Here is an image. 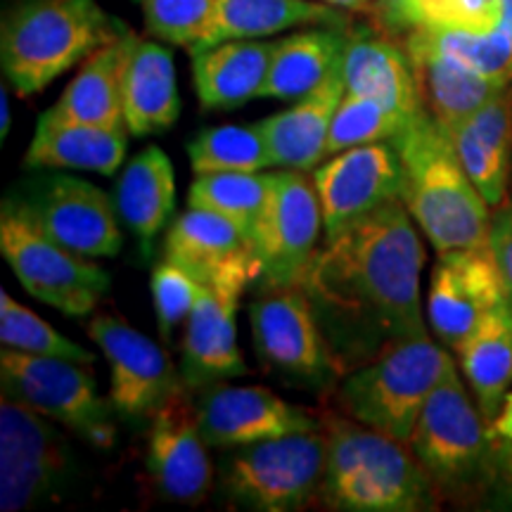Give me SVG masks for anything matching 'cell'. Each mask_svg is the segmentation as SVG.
Returning a JSON list of instances; mask_svg holds the SVG:
<instances>
[{"label":"cell","instance_id":"1","mask_svg":"<svg viewBox=\"0 0 512 512\" xmlns=\"http://www.w3.org/2000/svg\"><path fill=\"white\" fill-rule=\"evenodd\" d=\"M401 200L325 238L302 278L342 377L384 349L430 335L420 299L427 252Z\"/></svg>","mask_w":512,"mask_h":512},{"label":"cell","instance_id":"2","mask_svg":"<svg viewBox=\"0 0 512 512\" xmlns=\"http://www.w3.org/2000/svg\"><path fill=\"white\" fill-rule=\"evenodd\" d=\"M328 465L318 505L339 512H430L444 498L411 446L342 411L318 413Z\"/></svg>","mask_w":512,"mask_h":512},{"label":"cell","instance_id":"3","mask_svg":"<svg viewBox=\"0 0 512 512\" xmlns=\"http://www.w3.org/2000/svg\"><path fill=\"white\" fill-rule=\"evenodd\" d=\"M401 159V202L434 252L489 245L491 211L430 112H422L392 138Z\"/></svg>","mask_w":512,"mask_h":512},{"label":"cell","instance_id":"4","mask_svg":"<svg viewBox=\"0 0 512 512\" xmlns=\"http://www.w3.org/2000/svg\"><path fill=\"white\" fill-rule=\"evenodd\" d=\"M124 31L98 0H19L0 31L3 74L29 98Z\"/></svg>","mask_w":512,"mask_h":512},{"label":"cell","instance_id":"5","mask_svg":"<svg viewBox=\"0 0 512 512\" xmlns=\"http://www.w3.org/2000/svg\"><path fill=\"white\" fill-rule=\"evenodd\" d=\"M453 370L451 349L439 339H406L339 380L337 411L408 444L427 399Z\"/></svg>","mask_w":512,"mask_h":512},{"label":"cell","instance_id":"6","mask_svg":"<svg viewBox=\"0 0 512 512\" xmlns=\"http://www.w3.org/2000/svg\"><path fill=\"white\" fill-rule=\"evenodd\" d=\"M408 446L444 501L467 508L482 505L494 470V439L458 370L427 399Z\"/></svg>","mask_w":512,"mask_h":512},{"label":"cell","instance_id":"7","mask_svg":"<svg viewBox=\"0 0 512 512\" xmlns=\"http://www.w3.org/2000/svg\"><path fill=\"white\" fill-rule=\"evenodd\" d=\"M328 465L323 430L221 451L216 496L223 505L252 512H292L318 505Z\"/></svg>","mask_w":512,"mask_h":512},{"label":"cell","instance_id":"8","mask_svg":"<svg viewBox=\"0 0 512 512\" xmlns=\"http://www.w3.org/2000/svg\"><path fill=\"white\" fill-rule=\"evenodd\" d=\"M83 467L67 430L34 408L0 401V510L60 503L79 489Z\"/></svg>","mask_w":512,"mask_h":512},{"label":"cell","instance_id":"9","mask_svg":"<svg viewBox=\"0 0 512 512\" xmlns=\"http://www.w3.org/2000/svg\"><path fill=\"white\" fill-rule=\"evenodd\" d=\"M3 396L46 415L93 448L117 444L119 415L110 396H102L86 363L24 351H0Z\"/></svg>","mask_w":512,"mask_h":512},{"label":"cell","instance_id":"10","mask_svg":"<svg viewBox=\"0 0 512 512\" xmlns=\"http://www.w3.org/2000/svg\"><path fill=\"white\" fill-rule=\"evenodd\" d=\"M0 252L31 297L72 318L91 316L110 290L105 268L50 238L12 195L0 209Z\"/></svg>","mask_w":512,"mask_h":512},{"label":"cell","instance_id":"11","mask_svg":"<svg viewBox=\"0 0 512 512\" xmlns=\"http://www.w3.org/2000/svg\"><path fill=\"white\" fill-rule=\"evenodd\" d=\"M249 325L266 370L309 392H335L342 370L302 285L264 287L249 304Z\"/></svg>","mask_w":512,"mask_h":512},{"label":"cell","instance_id":"12","mask_svg":"<svg viewBox=\"0 0 512 512\" xmlns=\"http://www.w3.org/2000/svg\"><path fill=\"white\" fill-rule=\"evenodd\" d=\"M261 280L259 254H245L221 266L192 306L183 335L181 375L192 392L249 373L238 344L235 316L242 294Z\"/></svg>","mask_w":512,"mask_h":512},{"label":"cell","instance_id":"13","mask_svg":"<svg viewBox=\"0 0 512 512\" xmlns=\"http://www.w3.org/2000/svg\"><path fill=\"white\" fill-rule=\"evenodd\" d=\"M88 337L98 344L110 366V401L121 422L150 425L171 396L188 387L181 370L155 339L117 316H93Z\"/></svg>","mask_w":512,"mask_h":512},{"label":"cell","instance_id":"14","mask_svg":"<svg viewBox=\"0 0 512 512\" xmlns=\"http://www.w3.org/2000/svg\"><path fill=\"white\" fill-rule=\"evenodd\" d=\"M325 228L320 197L309 171H271V190L256 233L264 287L302 283Z\"/></svg>","mask_w":512,"mask_h":512},{"label":"cell","instance_id":"15","mask_svg":"<svg viewBox=\"0 0 512 512\" xmlns=\"http://www.w3.org/2000/svg\"><path fill=\"white\" fill-rule=\"evenodd\" d=\"M50 238L72 252L102 259L117 256L124 245L114 200L91 181L69 174L34 178L24 195H12Z\"/></svg>","mask_w":512,"mask_h":512},{"label":"cell","instance_id":"16","mask_svg":"<svg viewBox=\"0 0 512 512\" xmlns=\"http://www.w3.org/2000/svg\"><path fill=\"white\" fill-rule=\"evenodd\" d=\"M202 437L192 389L171 396L147 425V475L159 498L202 505L216 489V470Z\"/></svg>","mask_w":512,"mask_h":512},{"label":"cell","instance_id":"17","mask_svg":"<svg viewBox=\"0 0 512 512\" xmlns=\"http://www.w3.org/2000/svg\"><path fill=\"white\" fill-rule=\"evenodd\" d=\"M503 302V275L489 245L439 254L427 292V323L446 349L456 351Z\"/></svg>","mask_w":512,"mask_h":512},{"label":"cell","instance_id":"18","mask_svg":"<svg viewBox=\"0 0 512 512\" xmlns=\"http://www.w3.org/2000/svg\"><path fill=\"white\" fill-rule=\"evenodd\" d=\"M311 176L323 209L325 238L342 233L387 202L401 200L403 171L392 140L337 152Z\"/></svg>","mask_w":512,"mask_h":512},{"label":"cell","instance_id":"19","mask_svg":"<svg viewBox=\"0 0 512 512\" xmlns=\"http://www.w3.org/2000/svg\"><path fill=\"white\" fill-rule=\"evenodd\" d=\"M195 394L202 437L216 451L320 430L318 413L304 411L256 384L216 382Z\"/></svg>","mask_w":512,"mask_h":512},{"label":"cell","instance_id":"20","mask_svg":"<svg viewBox=\"0 0 512 512\" xmlns=\"http://www.w3.org/2000/svg\"><path fill=\"white\" fill-rule=\"evenodd\" d=\"M347 93L366 95L411 121L425 112L418 79L406 46L370 27L349 29L342 60Z\"/></svg>","mask_w":512,"mask_h":512},{"label":"cell","instance_id":"21","mask_svg":"<svg viewBox=\"0 0 512 512\" xmlns=\"http://www.w3.org/2000/svg\"><path fill=\"white\" fill-rule=\"evenodd\" d=\"M344 93H347V83H344L342 64H339L316 91L256 124L264 133L275 169L313 171L328 159L330 126Z\"/></svg>","mask_w":512,"mask_h":512},{"label":"cell","instance_id":"22","mask_svg":"<svg viewBox=\"0 0 512 512\" xmlns=\"http://www.w3.org/2000/svg\"><path fill=\"white\" fill-rule=\"evenodd\" d=\"M403 46L411 55L422 105L446 133L463 124L470 114L505 88L439 50L422 29H413L403 36Z\"/></svg>","mask_w":512,"mask_h":512},{"label":"cell","instance_id":"23","mask_svg":"<svg viewBox=\"0 0 512 512\" xmlns=\"http://www.w3.org/2000/svg\"><path fill=\"white\" fill-rule=\"evenodd\" d=\"M446 136L489 207H501L512 171V83Z\"/></svg>","mask_w":512,"mask_h":512},{"label":"cell","instance_id":"24","mask_svg":"<svg viewBox=\"0 0 512 512\" xmlns=\"http://www.w3.org/2000/svg\"><path fill=\"white\" fill-rule=\"evenodd\" d=\"M188 50L192 81L204 110H238L252 98H261L275 50L273 41L233 38Z\"/></svg>","mask_w":512,"mask_h":512},{"label":"cell","instance_id":"25","mask_svg":"<svg viewBox=\"0 0 512 512\" xmlns=\"http://www.w3.org/2000/svg\"><path fill=\"white\" fill-rule=\"evenodd\" d=\"M181 114L174 55L162 43L128 31L124 69V117L131 136L169 131Z\"/></svg>","mask_w":512,"mask_h":512},{"label":"cell","instance_id":"26","mask_svg":"<svg viewBox=\"0 0 512 512\" xmlns=\"http://www.w3.org/2000/svg\"><path fill=\"white\" fill-rule=\"evenodd\" d=\"M112 200L119 219L138 238L143 256H150L176 209V171L162 147H145L124 166Z\"/></svg>","mask_w":512,"mask_h":512},{"label":"cell","instance_id":"27","mask_svg":"<svg viewBox=\"0 0 512 512\" xmlns=\"http://www.w3.org/2000/svg\"><path fill=\"white\" fill-rule=\"evenodd\" d=\"M128 29L83 60L60 100L41 114L46 121H72L102 128H126L124 69Z\"/></svg>","mask_w":512,"mask_h":512},{"label":"cell","instance_id":"28","mask_svg":"<svg viewBox=\"0 0 512 512\" xmlns=\"http://www.w3.org/2000/svg\"><path fill=\"white\" fill-rule=\"evenodd\" d=\"M297 27H351L342 8L318 0H216L197 46L264 38Z\"/></svg>","mask_w":512,"mask_h":512},{"label":"cell","instance_id":"29","mask_svg":"<svg viewBox=\"0 0 512 512\" xmlns=\"http://www.w3.org/2000/svg\"><path fill=\"white\" fill-rule=\"evenodd\" d=\"M128 128H102L38 119L27 157L29 169H74L114 176L124 164Z\"/></svg>","mask_w":512,"mask_h":512},{"label":"cell","instance_id":"30","mask_svg":"<svg viewBox=\"0 0 512 512\" xmlns=\"http://www.w3.org/2000/svg\"><path fill=\"white\" fill-rule=\"evenodd\" d=\"M351 27H313L275 41L261 98L299 100L316 91L344 60Z\"/></svg>","mask_w":512,"mask_h":512},{"label":"cell","instance_id":"31","mask_svg":"<svg viewBox=\"0 0 512 512\" xmlns=\"http://www.w3.org/2000/svg\"><path fill=\"white\" fill-rule=\"evenodd\" d=\"M453 354L489 425L512 387V306H496Z\"/></svg>","mask_w":512,"mask_h":512},{"label":"cell","instance_id":"32","mask_svg":"<svg viewBox=\"0 0 512 512\" xmlns=\"http://www.w3.org/2000/svg\"><path fill=\"white\" fill-rule=\"evenodd\" d=\"M254 252V240L238 223L209 209L188 207L166 230L162 259L174 261L197 280L207 283L228 261Z\"/></svg>","mask_w":512,"mask_h":512},{"label":"cell","instance_id":"33","mask_svg":"<svg viewBox=\"0 0 512 512\" xmlns=\"http://www.w3.org/2000/svg\"><path fill=\"white\" fill-rule=\"evenodd\" d=\"M271 174L254 171V174H200L188 190V207L209 209L221 214L245 230L256 240L261 216H264ZM256 245V242H254Z\"/></svg>","mask_w":512,"mask_h":512},{"label":"cell","instance_id":"34","mask_svg":"<svg viewBox=\"0 0 512 512\" xmlns=\"http://www.w3.org/2000/svg\"><path fill=\"white\" fill-rule=\"evenodd\" d=\"M188 159L200 174H254L273 166L264 133L259 126H214L190 138Z\"/></svg>","mask_w":512,"mask_h":512},{"label":"cell","instance_id":"35","mask_svg":"<svg viewBox=\"0 0 512 512\" xmlns=\"http://www.w3.org/2000/svg\"><path fill=\"white\" fill-rule=\"evenodd\" d=\"M422 31L434 46L456 57L472 72L501 86L512 83V0H501V19L491 31Z\"/></svg>","mask_w":512,"mask_h":512},{"label":"cell","instance_id":"36","mask_svg":"<svg viewBox=\"0 0 512 512\" xmlns=\"http://www.w3.org/2000/svg\"><path fill=\"white\" fill-rule=\"evenodd\" d=\"M0 342L5 349L24 351V354L69 358L86 366L95 361L93 351L64 337L34 311L15 302L5 290H0Z\"/></svg>","mask_w":512,"mask_h":512},{"label":"cell","instance_id":"37","mask_svg":"<svg viewBox=\"0 0 512 512\" xmlns=\"http://www.w3.org/2000/svg\"><path fill=\"white\" fill-rule=\"evenodd\" d=\"M403 126H406V119L382 102L366 95L344 93L330 126L328 157L349 147L392 140Z\"/></svg>","mask_w":512,"mask_h":512},{"label":"cell","instance_id":"38","mask_svg":"<svg viewBox=\"0 0 512 512\" xmlns=\"http://www.w3.org/2000/svg\"><path fill=\"white\" fill-rule=\"evenodd\" d=\"M214 3L216 0H138L152 36L188 48L202 38Z\"/></svg>","mask_w":512,"mask_h":512},{"label":"cell","instance_id":"39","mask_svg":"<svg viewBox=\"0 0 512 512\" xmlns=\"http://www.w3.org/2000/svg\"><path fill=\"white\" fill-rule=\"evenodd\" d=\"M152 302H155L157 325L164 339L174 335L178 325H185L190 318L192 306L200 297L202 280H197L190 271L174 261L162 259L155 266L150 278Z\"/></svg>","mask_w":512,"mask_h":512},{"label":"cell","instance_id":"40","mask_svg":"<svg viewBox=\"0 0 512 512\" xmlns=\"http://www.w3.org/2000/svg\"><path fill=\"white\" fill-rule=\"evenodd\" d=\"M413 29L491 31L501 19V0H413Z\"/></svg>","mask_w":512,"mask_h":512},{"label":"cell","instance_id":"41","mask_svg":"<svg viewBox=\"0 0 512 512\" xmlns=\"http://www.w3.org/2000/svg\"><path fill=\"white\" fill-rule=\"evenodd\" d=\"M479 508L512 510V444L508 441H494V470Z\"/></svg>","mask_w":512,"mask_h":512},{"label":"cell","instance_id":"42","mask_svg":"<svg viewBox=\"0 0 512 512\" xmlns=\"http://www.w3.org/2000/svg\"><path fill=\"white\" fill-rule=\"evenodd\" d=\"M489 247L496 256L498 271L503 275L505 297L512 306V207H496L491 214L489 230Z\"/></svg>","mask_w":512,"mask_h":512},{"label":"cell","instance_id":"43","mask_svg":"<svg viewBox=\"0 0 512 512\" xmlns=\"http://www.w3.org/2000/svg\"><path fill=\"white\" fill-rule=\"evenodd\" d=\"M413 0H377L375 15L384 34L406 36L413 31Z\"/></svg>","mask_w":512,"mask_h":512},{"label":"cell","instance_id":"44","mask_svg":"<svg viewBox=\"0 0 512 512\" xmlns=\"http://www.w3.org/2000/svg\"><path fill=\"white\" fill-rule=\"evenodd\" d=\"M489 432L494 441H508V444H512V387L510 392L505 394L501 411H498L496 418L489 422Z\"/></svg>","mask_w":512,"mask_h":512},{"label":"cell","instance_id":"45","mask_svg":"<svg viewBox=\"0 0 512 512\" xmlns=\"http://www.w3.org/2000/svg\"><path fill=\"white\" fill-rule=\"evenodd\" d=\"M12 126V112H10V95L8 86L0 88V140L8 138Z\"/></svg>","mask_w":512,"mask_h":512},{"label":"cell","instance_id":"46","mask_svg":"<svg viewBox=\"0 0 512 512\" xmlns=\"http://www.w3.org/2000/svg\"><path fill=\"white\" fill-rule=\"evenodd\" d=\"M325 3L335 5V8H342V10H351V12L370 10V0H325Z\"/></svg>","mask_w":512,"mask_h":512}]
</instances>
